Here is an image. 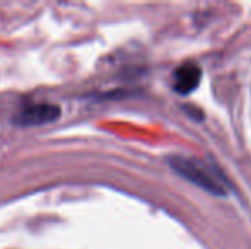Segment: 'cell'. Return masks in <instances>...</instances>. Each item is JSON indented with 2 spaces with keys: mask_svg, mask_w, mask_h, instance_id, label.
<instances>
[{
  "mask_svg": "<svg viewBox=\"0 0 251 249\" xmlns=\"http://www.w3.org/2000/svg\"><path fill=\"white\" fill-rule=\"evenodd\" d=\"M168 162L175 173H178L190 183L197 184L199 188L205 189L207 193H212V195H226L227 193L221 176L201 160L185 156H171Z\"/></svg>",
  "mask_w": 251,
  "mask_h": 249,
  "instance_id": "cell-1",
  "label": "cell"
},
{
  "mask_svg": "<svg viewBox=\"0 0 251 249\" xmlns=\"http://www.w3.org/2000/svg\"><path fill=\"white\" fill-rule=\"evenodd\" d=\"M62 110L58 104L51 103H40V104H31L19 111L14 116V123L17 126H36V125H47L51 121L58 120Z\"/></svg>",
  "mask_w": 251,
  "mask_h": 249,
  "instance_id": "cell-2",
  "label": "cell"
},
{
  "mask_svg": "<svg viewBox=\"0 0 251 249\" xmlns=\"http://www.w3.org/2000/svg\"><path fill=\"white\" fill-rule=\"evenodd\" d=\"M201 80V68L195 62H186L179 65L173 77V87L178 94L186 96L199 87Z\"/></svg>",
  "mask_w": 251,
  "mask_h": 249,
  "instance_id": "cell-3",
  "label": "cell"
}]
</instances>
